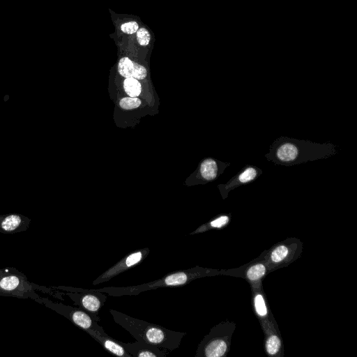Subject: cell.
<instances>
[{"label":"cell","instance_id":"14","mask_svg":"<svg viewBox=\"0 0 357 357\" xmlns=\"http://www.w3.org/2000/svg\"><path fill=\"white\" fill-rule=\"evenodd\" d=\"M266 268L262 264H257L251 266L247 271V276L250 280H257L264 276Z\"/></svg>","mask_w":357,"mask_h":357},{"label":"cell","instance_id":"22","mask_svg":"<svg viewBox=\"0 0 357 357\" xmlns=\"http://www.w3.org/2000/svg\"><path fill=\"white\" fill-rule=\"evenodd\" d=\"M229 222V217L226 215L220 216L211 222L209 225L213 228H221Z\"/></svg>","mask_w":357,"mask_h":357},{"label":"cell","instance_id":"18","mask_svg":"<svg viewBox=\"0 0 357 357\" xmlns=\"http://www.w3.org/2000/svg\"><path fill=\"white\" fill-rule=\"evenodd\" d=\"M19 284V279L16 276L3 278L0 282V287L5 290H13Z\"/></svg>","mask_w":357,"mask_h":357},{"label":"cell","instance_id":"13","mask_svg":"<svg viewBox=\"0 0 357 357\" xmlns=\"http://www.w3.org/2000/svg\"><path fill=\"white\" fill-rule=\"evenodd\" d=\"M123 89L130 97L137 98L141 93L142 85L137 79L132 77L125 78Z\"/></svg>","mask_w":357,"mask_h":357},{"label":"cell","instance_id":"17","mask_svg":"<svg viewBox=\"0 0 357 357\" xmlns=\"http://www.w3.org/2000/svg\"><path fill=\"white\" fill-rule=\"evenodd\" d=\"M280 347V340L277 335H271L266 342V350L269 354H276Z\"/></svg>","mask_w":357,"mask_h":357},{"label":"cell","instance_id":"2","mask_svg":"<svg viewBox=\"0 0 357 357\" xmlns=\"http://www.w3.org/2000/svg\"><path fill=\"white\" fill-rule=\"evenodd\" d=\"M203 270L195 267L186 270H179L165 275L164 277L141 284L128 287H106L96 290L112 296H136L141 292L153 290L161 287H174L186 285L190 281L203 275Z\"/></svg>","mask_w":357,"mask_h":357},{"label":"cell","instance_id":"1","mask_svg":"<svg viewBox=\"0 0 357 357\" xmlns=\"http://www.w3.org/2000/svg\"><path fill=\"white\" fill-rule=\"evenodd\" d=\"M114 321L128 331L136 340H142L166 351L177 349L186 334L165 328L160 325L132 317L110 309Z\"/></svg>","mask_w":357,"mask_h":357},{"label":"cell","instance_id":"5","mask_svg":"<svg viewBox=\"0 0 357 357\" xmlns=\"http://www.w3.org/2000/svg\"><path fill=\"white\" fill-rule=\"evenodd\" d=\"M150 249L148 248L138 249L128 253L95 279L92 282L93 285L109 281L115 276L137 266L148 257Z\"/></svg>","mask_w":357,"mask_h":357},{"label":"cell","instance_id":"20","mask_svg":"<svg viewBox=\"0 0 357 357\" xmlns=\"http://www.w3.org/2000/svg\"><path fill=\"white\" fill-rule=\"evenodd\" d=\"M255 310L259 315L266 316L267 314V309L265 304L264 299L261 294H257L255 298Z\"/></svg>","mask_w":357,"mask_h":357},{"label":"cell","instance_id":"11","mask_svg":"<svg viewBox=\"0 0 357 357\" xmlns=\"http://www.w3.org/2000/svg\"><path fill=\"white\" fill-rule=\"evenodd\" d=\"M298 155L296 146L290 143L281 145L277 151L278 158L284 162L294 160Z\"/></svg>","mask_w":357,"mask_h":357},{"label":"cell","instance_id":"16","mask_svg":"<svg viewBox=\"0 0 357 357\" xmlns=\"http://www.w3.org/2000/svg\"><path fill=\"white\" fill-rule=\"evenodd\" d=\"M141 105V100L138 98L126 97L119 102V105L124 109H132Z\"/></svg>","mask_w":357,"mask_h":357},{"label":"cell","instance_id":"21","mask_svg":"<svg viewBox=\"0 0 357 357\" xmlns=\"http://www.w3.org/2000/svg\"><path fill=\"white\" fill-rule=\"evenodd\" d=\"M256 175L257 171L254 168L250 167L240 174L239 181L242 183H246L254 179Z\"/></svg>","mask_w":357,"mask_h":357},{"label":"cell","instance_id":"3","mask_svg":"<svg viewBox=\"0 0 357 357\" xmlns=\"http://www.w3.org/2000/svg\"><path fill=\"white\" fill-rule=\"evenodd\" d=\"M154 33L144 23L126 43L117 48L118 52H123L142 63L143 60L149 56L154 47Z\"/></svg>","mask_w":357,"mask_h":357},{"label":"cell","instance_id":"10","mask_svg":"<svg viewBox=\"0 0 357 357\" xmlns=\"http://www.w3.org/2000/svg\"><path fill=\"white\" fill-rule=\"evenodd\" d=\"M227 345L222 339H211L204 345H200L197 350V355H204L206 357H220L227 351Z\"/></svg>","mask_w":357,"mask_h":357},{"label":"cell","instance_id":"8","mask_svg":"<svg viewBox=\"0 0 357 357\" xmlns=\"http://www.w3.org/2000/svg\"><path fill=\"white\" fill-rule=\"evenodd\" d=\"M102 347L113 355L123 357H131V354L125 349L121 341L111 337L105 331L88 329L85 331Z\"/></svg>","mask_w":357,"mask_h":357},{"label":"cell","instance_id":"9","mask_svg":"<svg viewBox=\"0 0 357 357\" xmlns=\"http://www.w3.org/2000/svg\"><path fill=\"white\" fill-rule=\"evenodd\" d=\"M121 343L133 357H165L167 355L166 350L142 340L129 343L121 342Z\"/></svg>","mask_w":357,"mask_h":357},{"label":"cell","instance_id":"4","mask_svg":"<svg viewBox=\"0 0 357 357\" xmlns=\"http://www.w3.org/2000/svg\"><path fill=\"white\" fill-rule=\"evenodd\" d=\"M109 12L114 26V32L109 37L114 40L116 47L126 43L144 24L139 16L117 13L111 8H109Z\"/></svg>","mask_w":357,"mask_h":357},{"label":"cell","instance_id":"7","mask_svg":"<svg viewBox=\"0 0 357 357\" xmlns=\"http://www.w3.org/2000/svg\"><path fill=\"white\" fill-rule=\"evenodd\" d=\"M118 54L116 69L121 77H132L138 80L144 79L147 77L148 70L142 63L123 52H118Z\"/></svg>","mask_w":357,"mask_h":357},{"label":"cell","instance_id":"12","mask_svg":"<svg viewBox=\"0 0 357 357\" xmlns=\"http://www.w3.org/2000/svg\"><path fill=\"white\" fill-rule=\"evenodd\" d=\"M218 167L215 160L206 159L200 167V172L204 178L208 181L214 179L217 176Z\"/></svg>","mask_w":357,"mask_h":357},{"label":"cell","instance_id":"15","mask_svg":"<svg viewBox=\"0 0 357 357\" xmlns=\"http://www.w3.org/2000/svg\"><path fill=\"white\" fill-rule=\"evenodd\" d=\"M21 222V218L16 215H11L6 217L1 223L3 229L11 231L16 229Z\"/></svg>","mask_w":357,"mask_h":357},{"label":"cell","instance_id":"19","mask_svg":"<svg viewBox=\"0 0 357 357\" xmlns=\"http://www.w3.org/2000/svg\"><path fill=\"white\" fill-rule=\"evenodd\" d=\"M288 252V248L285 245H280L272 252L271 258L274 262H280L287 256Z\"/></svg>","mask_w":357,"mask_h":357},{"label":"cell","instance_id":"6","mask_svg":"<svg viewBox=\"0 0 357 357\" xmlns=\"http://www.w3.org/2000/svg\"><path fill=\"white\" fill-rule=\"evenodd\" d=\"M80 294L74 296L75 301L79 307L89 313L97 322L100 321L98 316L103 307L107 296L96 289H81Z\"/></svg>","mask_w":357,"mask_h":357}]
</instances>
